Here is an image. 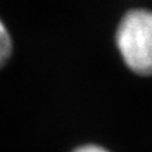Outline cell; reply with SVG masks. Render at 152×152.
<instances>
[{
	"label": "cell",
	"mask_w": 152,
	"mask_h": 152,
	"mask_svg": "<svg viewBox=\"0 0 152 152\" xmlns=\"http://www.w3.org/2000/svg\"><path fill=\"white\" fill-rule=\"evenodd\" d=\"M115 46L123 64L138 76H152V10L131 9L115 31Z\"/></svg>",
	"instance_id": "6da1fadb"
},
{
	"label": "cell",
	"mask_w": 152,
	"mask_h": 152,
	"mask_svg": "<svg viewBox=\"0 0 152 152\" xmlns=\"http://www.w3.org/2000/svg\"><path fill=\"white\" fill-rule=\"evenodd\" d=\"M13 53V38L8 27L0 18V69L8 64Z\"/></svg>",
	"instance_id": "7a4b0ae2"
},
{
	"label": "cell",
	"mask_w": 152,
	"mask_h": 152,
	"mask_svg": "<svg viewBox=\"0 0 152 152\" xmlns=\"http://www.w3.org/2000/svg\"><path fill=\"white\" fill-rule=\"evenodd\" d=\"M71 152H112V151L105 148L104 146L96 145V143H85V145L77 146Z\"/></svg>",
	"instance_id": "3957f363"
}]
</instances>
